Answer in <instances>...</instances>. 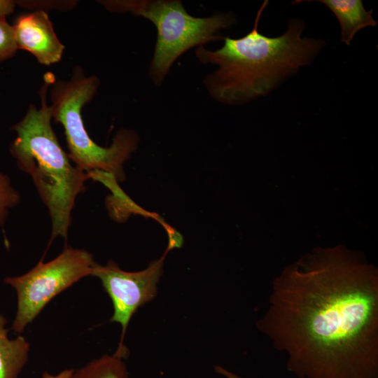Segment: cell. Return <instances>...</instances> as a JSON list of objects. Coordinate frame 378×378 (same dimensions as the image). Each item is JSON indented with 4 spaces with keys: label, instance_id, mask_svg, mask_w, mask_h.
Here are the masks:
<instances>
[{
    "label": "cell",
    "instance_id": "obj_1",
    "mask_svg": "<svg viewBox=\"0 0 378 378\" xmlns=\"http://www.w3.org/2000/svg\"><path fill=\"white\" fill-rule=\"evenodd\" d=\"M255 325L298 378H378V269L344 245L315 247L273 279Z\"/></svg>",
    "mask_w": 378,
    "mask_h": 378
},
{
    "label": "cell",
    "instance_id": "obj_2",
    "mask_svg": "<svg viewBox=\"0 0 378 378\" xmlns=\"http://www.w3.org/2000/svg\"><path fill=\"white\" fill-rule=\"evenodd\" d=\"M260 8L253 28L238 38H223V46L210 50L197 47L195 56L204 64L218 69L203 83L216 100L230 105L241 104L272 90L281 80L309 64L324 46V41L301 36L304 29L300 20H290L287 31L269 37L258 31Z\"/></svg>",
    "mask_w": 378,
    "mask_h": 378
},
{
    "label": "cell",
    "instance_id": "obj_3",
    "mask_svg": "<svg viewBox=\"0 0 378 378\" xmlns=\"http://www.w3.org/2000/svg\"><path fill=\"white\" fill-rule=\"evenodd\" d=\"M44 79L39 91L41 107L30 104L24 118L12 127L17 136L10 152L18 168L31 176L48 209L52 222L50 246L57 237L66 239L76 199L85 190V182L91 175L72 164L57 140L46 100L55 77L47 73Z\"/></svg>",
    "mask_w": 378,
    "mask_h": 378
},
{
    "label": "cell",
    "instance_id": "obj_4",
    "mask_svg": "<svg viewBox=\"0 0 378 378\" xmlns=\"http://www.w3.org/2000/svg\"><path fill=\"white\" fill-rule=\"evenodd\" d=\"M99 85L96 76H86L76 66L69 80H54L49 106L52 118L64 127L70 160L87 173H106L116 181H122L125 179L123 164L137 148L139 136L132 130L122 129L116 133L109 147H102L89 136L81 111L92 99Z\"/></svg>",
    "mask_w": 378,
    "mask_h": 378
},
{
    "label": "cell",
    "instance_id": "obj_5",
    "mask_svg": "<svg viewBox=\"0 0 378 378\" xmlns=\"http://www.w3.org/2000/svg\"><path fill=\"white\" fill-rule=\"evenodd\" d=\"M113 13H130L150 21L157 29L149 76L161 85L174 62L188 50L223 39L218 34L235 23L232 14L216 13L197 18L189 14L180 0L99 1Z\"/></svg>",
    "mask_w": 378,
    "mask_h": 378
},
{
    "label": "cell",
    "instance_id": "obj_6",
    "mask_svg": "<svg viewBox=\"0 0 378 378\" xmlns=\"http://www.w3.org/2000/svg\"><path fill=\"white\" fill-rule=\"evenodd\" d=\"M43 258L27 273L4 279L17 293V312L11 329L19 335L57 295L92 275L96 263L88 251L67 246L53 260L44 262Z\"/></svg>",
    "mask_w": 378,
    "mask_h": 378
},
{
    "label": "cell",
    "instance_id": "obj_7",
    "mask_svg": "<svg viewBox=\"0 0 378 378\" xmlns=\"http://www.w3.org/2000/svg\"><path fill=\"white\" fill-rule=\"evenodd\" d=\"M164 260V255L139 272L124 271L113 260L104 266L96 262L93 267L92 276L100 279L113 302L110 321L118 323L122 328L120 340L113 354L122 359L128 353L123 342L130 321L139 307L155 298Z\"/></svg>",
    "mask_w": 378,
    "mask_h": 378
},
{
    "label": "cell",
    "instance_id": "obj_8",
    "mask_svg": "<svg viewBox=\"0 0 378 378\" xmlns=\"http://www.w3.org/2000/svg\"><path fill=\"white\" fill-rule=\"evenodd\" d=\"M13 29L18 49L29 52L41 64L48 66L60 61L64 46L45 10L20 15Z\"/></svg>",
    "mask_w": 378,
    "mask_h": 378
},
{
    "label": "cell",
    "instance_id": "obj_9",
    "mask_svg": "<svg viewBox=\"0 0 378 378\" xmlns=\"http://www.w3.org/2000/svg\"><path fill=\"white\" fill-rule=\"evenodd\" d=\"M336 16L341 27V41L350 45L361 29L377 24L372 10H366L361 0H320Z\"/></svg>",
    "mask_w": 378,
    "mask_h": 378
},
{
    "label": "cell",
    "instance_id": "obj_10",
    "mask_svg": "<svg viewBox=\"0 0 378 378\" xmlns=\"http://www.w3.org/2000/svg\"><path fill=\"white\" fill-rule=\"evenodd\" d=\"M6 324L0 314V378H18L27 363L30 344L21 335L10 340Z\"/></svg>",
    "mask_w": 378,
    "mask_h": 378
},
{
    "label": "cell",
    "instance_id": "obj_11",
    "mask_svg": "<svg viewBox=\"0 0 378 378\" xmlns=\"http://www.w3.org/2000/svg\"><path fill=\"white\" fill-rule=\"evenodd\" d=\"M71 378H128V372L122 358L106 354L74 369Z\"/></svg>",
    "mask_w": 378,
    "mask_h": 378
},
{
    "label": "cell",
    "instance_id": "obj_12",
    "mask_svg": "<svg viewBox=\"0 0 378 378\" xmlns=\"http://www.w3.org/2000/svg\"><path fill=\"white\" fill-rule=\"evenodd\" d=\"M20 202L18 192L12 186L8 175L0 173V226L4 227L10 209Z\"/></svg>",
    "mask_w": 378,
    "mask_h": 378
},
{
    "label": "cell",
    "instance_id": "obj_13",
    "mask_svg": "<svg viewBox=\"0 0 378 378\" xmlns=\"http://www.w3.org/2000/svg\"><path fill=\"white\" fill-rule=\"evenodd\" d=\"M13 26L6 18L0 20V62L12 57L16 52Z\"/></svg>",
    "mask_w": 378,
    "mask_h": 378
},
{
    "label": "cell",
    "instance_id": "obj_14",
    "mask_svg": "<svg viewBox=\"0 0 378 378\" xmlns=\"http://www.w3.org/2000/svg\"><path fill=\"white\" fill-rule=\"evenodd\" d=\"M15 4L23 8L44 10V9H57L67 10L74 8L77 1H15Z\"/></svg>",
    "mask_w": 378,
    "mask_h": 378
},
{
    "label": "cell",
    "instance_id": "obj_15",
    "mask_svg": "<svg viewBox=\"0 0 378 378\" xmlns=\"http://www.w3.org/2000/svg\"><path fill=\"white\" fill-rule=\"evenodd\" d=\"M15 1L11 0H0V20L6 18L15 9Z\"/></svg>",
    "mask_w": 378,
    "mask_h": 378
},
{
    "label": "cell",
    "instance_id": "obj_16",
    "mask_svg": "<svg viewBox=\"0 0 378 378\" xmlns=\"http://www.w3.org/2000/svg\"><path fill=\"white\" fill-rule=\"evenodd\" d=\"M74 369H65L57 374H52L47 371H44L41 378H71Z\"/></svg>",
    "mask_w": 378,
    "mask_h": 378
},
{
    "label": "cell",
    "instance_id": "obj_17",
    "mask_svg": "<svg viewBox=\"0 0 378 378\" xmlns=\"http://www.w3.org/2000/svg\"><path fill=\"white\" fill-rule=\"evenodd\" d=\"M215 372L225 378H244L220 365L215 366Z\"/></svg>",
    "mask_w": 378,
    "mask_h": 378
}]
</instances>
